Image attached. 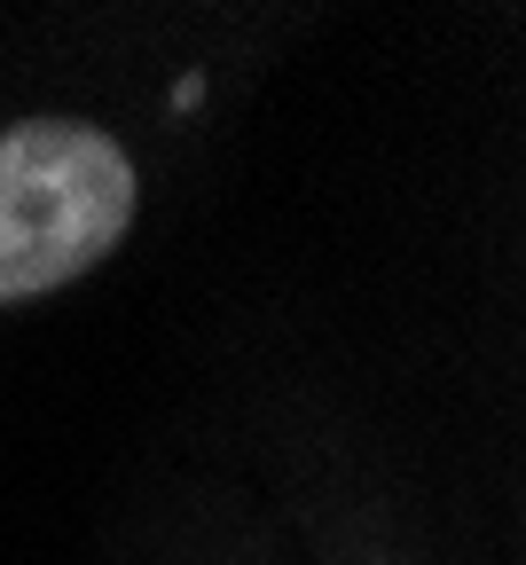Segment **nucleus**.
<instances>
[{"instance_id":"1","label":"nucleus","mask_w":526,"mask_h":565,"mask_svg":"<svg viewBox=\"0 0 526 565\" xmlns=\"http://www.w3.org/2000/svg\"><path fill=\"white\" fill-rule=\"evenodd\" d=\"M134 158L87 118L0 126V299L80 282L134 228Z\"/></svg>"}]
</instances>
